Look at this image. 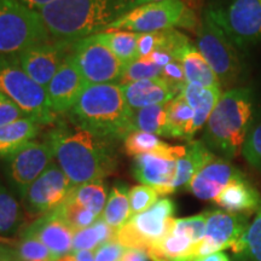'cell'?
<instances>
[{"label":"cell","instance_id":"cell-46","mask_svg":"<svg viewBox=\"0 0 261 261\" xmlns=\"http://www.w3.org/2000/svg\"><path fill=\"white\" fill-rule=\"evenodd\" d=\"M19 2L23 3V4L27 5L28 8L40 12L45 6H47L50 3L54 2V0H19Z\"/></svg>","mask_w":261,"mask_h":261},{"label":"cell","instance_id":"cell-27","mask_svg":"<svg viewBox=\"0 0 261 261\" xmlns=\"http://www.w3.org/2000/svg\"><path fill=\"white\" fill-rule=\"evenodd\" d=\"M96 35L98 40L106 45L125 67L138 60V33L109 29Z\"/></svg>","mask_w":261,"mask_h":261},{"label":"cell","instance_id":"cell-50","mask_svg":"<svg viewBox=\"0 0 261 261\" xmlns=\"http://www.w3.org/2000/svg\"><path fill=\"white\" fill-rule=\"evenodd\" d=\"M56 261H76V259H75L74 254H68V255L61 257V259H58Z\"/></svg>","mask_w":261,"mask_h":261},{"label":"cell","instance_id":"cell-15","mask_svg":"<svg viewBox=\"0 0 261 261\" xmlns=\"http://www.w3.org/2000/svg\"><path fill=\"white\" fill-rule=\"evenodd\" d=\"M54 160V152L47 142H32L6 158L8 175L12 184L23 195L29 185L44 173Z\"/></svg>","mask_w":261,"mask_h":261},{"label":"cell","instance_id":"cell-30","mask_svg":"<svg viewBox=\"0 0 261 261\" xmlns=\"http://www.w3.org/2000/svg\"><path fill=\"white\" fill-rule=\"evenodd\" d=\"M128 191L129 189L121 182L114 185L103 211V220L116 231L125 226L132 217Z\"/></svg>","mask_w":261,"mask_h":261},{"label":"cell","instance_id":"cell-22","mask_svg":"<svg viewBox=\"0 0 261 261\" xmlns=\"http://www.w3.org/2000/svg\"><path fill=\"white\" fill-rule=\"evenodd\" d=\"M215 156L217 155H214L201 140L188 142L185 145V154L177 162V173L173 182L174 192L179 189H187L191 179Z\"/></svg>","mask_w":261,"mask_h":261},{"label":"cell","instance_id":"cell-39","mask_svg":"<svg viewBox=\"0 0 261 261\" xmlns=\"http://www.w3.org/2000/svg\"><path fill=\"white\" fill-rule=\"evenodd\" d=\"M241 151L248 163L261 172V122L249 129Z\"/></svg>","mask_w":261,"mask_h":261},{"label":"cell","instance_id":"cell-40","mask_svg":"<svg viewBox=\"0 0 261 261\" xmlns=\"http://www.w3.org/2000/svg\"><path fill=\"white\" fill-rule=\"evenodd\" d=\"M161 76L171 85L178 94H180L182 92L185 85L188 84L187 79H185L184 69H182L181 63L175 60L162 68Z\"/></svg>","mask_w":261,"mask_h":261},{"label":"cell","instance_id":"cell-25","mask_svg":"<svg viewBox=\"0 0 261 261\" xmlns=\"http://www.w3.org/2000/svg\"><path fill=\"white\" fill-rule=\"evenodd\" d=\"M179 62L182 65L188 84L197 85L202 87H220L221 89L220 81L213 69L202 56L198 48L192 44L184 51Z\"/></svg>","mask_w":261,"mask_h":261},{"label":"cell","instance_id":"cell-47","mask_svg":"<svg viewBox=\"0 0 261 261\" xmlns=\"http://www.w3.org/2000/svg\"><path fill=\"white\" fill-rule=\"evenodd\" d=\"M195 261H230V259H228V256L225 253L218 252L210 254V255L197 257Z\"/></svg>","mask_w":261,"mask_h":261},{"label":"cell","instance_id":"cell-28","mask_svg":"<svg viewBox=\"0 0 261 261\" xmlns=\"http://www.w3.org/2000/svg\"><path fill=\"white\" fill-rule=\"evenodd\" d=\"M135 130L152 133L158 137H167V103L143 108L132 113L129 133Z\"/></svg>","mask_w":261,"mask_h":261},{"label":"cell","instance_id":"cell-24","mask_svg":"<svg viewBox=\"0 0 261 261\" xmlns=\"http://www.w3.org/2000/svg\"><path fill=\"white\" fill-rule=\"evenodd\" d=\"M181 94L194 110V133L196 135V132L207 123L215 106L219 102L223 94L221 89L187 84Z\"/></svg>","mask_w":261,"mask_h":261},{"label":"cell","instance_id":"cell-19","mask_svg":"<svg viewBox=\"0 0 261 261\" xmlns=\"http://www.w3.org/2000/svg\"><path fill=\"white\" fill-rule=\"evenodd\" d=\"M241 177L244 174L232 163L215 156L191 179L187 190L200 200L214 201L226 185Z\"/></svg>","mask_w":261,"mask_h":261},{"label":"cell","instance_id":"cell-32","mask_svg":"<svg viewBox=\"0 0 261 261\" xmlns=\"http://www.w3.org/2000/svg\"><path fill=\"white\" fill-rule=\"evenodd\" d=\"M69 196L98 218L102 217L108 201V189L103 180L91 181L74 187Z\"/></svg>","mask_w":261,"mask_h":261},{"label":"cell","instance_id":"cell-8","mask_svg":"<svg viewBox=\"0 0 261 261\" xmlns=\"http://www.w3.org/2000/svg\"><path fill=\"white\" fill-rule=\"evenodd\" d=\"M205 14L237 47L261 40V0H211Z\"/></svg>","mask_w":261,"mask_h":261},{"label":"cell","instance_id":"cell-18","mask_svg":"<svg viewBox=\"0 0 261 261\" xmlns=\"http://www.w3.org/2000/svg\"><path fill=\"white\" fill-rule=\"evenodd\" d=\"M21 236L38 240L56 261L71 253L74 230L54 211L35 219L22 231Z\"/></svg>","mask_w":261,"mask_h":261},{"label":"cell","instance_id":"cell-37","mask_svg":"<svg viewBox=\"0 0 261 261\" xmlns=\"http://www.w3.org/2000/svg\"><path fill=\"white\" fill-rule=\"evenodd\" d=\"M14 252L18 261H54L50 250L35 238L22 237Z\"/></svg>","mask_w":261,"mask_h":261},{"label":"cell","instance_id":"cell-3","mask_svg":"<svg viewBox=\"0 0 261 261\" xmlns=\"http://www.w3.org/2000/svg\"><path fill=\"white\" fill-rule=\"evenodd\" d=\"M132 110L119 84L89 85L67 114L73 125L110 140L129 133Z\"/></svg>","mask_w":261,"mask_h":261},{"label":"cell","instance_id":"cell-31","mask_svg":"<svg viewBox=\"0 0 261 261\" xmlns=\"http://www.w3.org/2000/svg\"><path fill=\"white\" fill-rule=\"evenodd\" d=\"M231 249L236 261H261V208Z\"/></svg>","mask_w":261,"mask_h":261},{"label":"cell","instance_id":"cell-21","mask_svg":"<svg viewBox=\"0 0 261 261\" xmlns=\"http://www.w3.org/2000/svg\"><path fill=\"white\" fill-rule=\"evenodd\" d=\"M214 201L224 211L231 213L249 215L261 208L259 191L247 180L246 177L237 178L231 181Z\"/></svg>","mask_w":261,"mask_h":261},{"label":"cell","instance_id":"cell-7","mask_svg":"<svg viewBox=\"0 0 261 261\" xmlns=\"http://www.w3.org/2000/svg\"><path fill=\"white\" fill-rule=\"evenodd\" d=\"M200 22L195 12L182 0H162L140 5L109 25V29H121L135 33H152L182 27L197 32Z\"/></svg>","mask_w":261,"mask_h":261},{"label":"cell","instance_id":"cell-9","mask_svg":"<svg viewBox=\"0 0 261 261\" xmlns=\"http://www.w3.org/2000/svg\"><path fill=\"white\" fill-rule=\"evenodd\" d=\"M174 213V202L163 197L143 213L132 215L128 223L117 231L116 240L127 249L146 252L171 231Z\"/></svg>","mask_w":261,"mask_h":261},{"label":"cell","instance_id":"cell-45","mask_svg":"<svg viewBox=\"0 0 261 261\" xmlns=\"http://www.w3.org/2000/svg\"><path fill=\"white\" fill-rule=\"evenodd\" d=\"M149 257L144 250L127 249L120 261H148Z\"/></svg>","mask_w":261,"mask_h":261},{"label":"cell","instance_id":"cell-13","mask_svg":"<svg viewBox=\"0 0 261 261\" xmlns=\"http://www.w3.org/2000/svg\"><path fill=\"white\" fill-rule=\"evenodd\" d=\"M185 154V145H169L160 152L135 158L133 175L139 182L154 188L159 195L173 194L178 160Z\"/></svg>","mask_w":261,"mask_h":261},{"label":"cell","instance_id":"cell-41","mask_svg":"<svg viewBox=\"0 0 261 261\" xmlns=\"http://www.w3.org/2000/svg\"><path fill=\"white\" fill-rule=\"evenodd\" d=\"M28 117L17 104L12 102L5 94L0 93V127Z\"/></svg>","mask_w":261,"mask_h":261},{"label":"cell","instance_id":"cell-4","mask_svg":"<svg viewBox=\"0 0 261 261\" xmlns=\"http://www.w3.org/2000/svg\"><path fill=\"white\" fill-rule=\"evenodd\" d=\"M253 116V93L248 87L230 89L221 94L219 102L205 123L203 143L213 154L231 160L242 150L250 129Z\"/></svg>","mask_w":261,"mask_h":261},{"label":"cell","instance_id":"cell-48","mask_svg":"<svg viewBox=\"0 0 261 261\" xmlns=\"http://www.w3.org/2000/svg\"><path fill=\"white\" fill-rule=\"evenodd\" d=\"M76 261H96L93 256V252L90 250H81V252L74 253Z\"/></svg>","mask_w":261,"mask_h":261},{"label":"cell","instance_id":"cell-43","mask_svg":"<svg viewBox=\"0 0 261 261\" xmlns=\"http://www.w3.org/2000/svg\"><path fill=\"white\" fill-rule=\"evenodd\" d=\"M160 31L152 33H138V58L148 57L159 47Z\"/></svg>","mask_w":261,"mask_h":261},{"label":"cell","instance_id":"cell-17","mask_svg":"<svg viewBox=\"0 0 261 261\" xmlns=\"http://www.w3.org/2000/svg\"><path fill=\"white\" fill-rule=\"evenodd\" d=\"M89 86L73 55H68L63 64L46 86L48 107L56 114H68Z\"/></svg>","mask_w":261,"mask_h":261},{"label":"cell","instance_id":"cell-16","mask_svg":"<svg viewBox=\"0 0 261 261\" xmlns=\"http://www.w3.org/2000/svg\"><path fill=\"white\" fill-rule=\"evenodd\" d=\"M71 46L73 45L51 40L25 48L16 55V60L32 80L46 89L52 77L70 54Z\"/></svg>","mask_w":261,"mask_h":261},{"label":"cell","instance_id":"cell-26","mask_svg":"<svg viewBox=\"0 0 261 261\" xmlns=\"http://www.w3.org/2000/svg\"><path fill=\"white\" fill-rule=\"evenodd\" d=\"M168 138L192 140L194 133V110L182 94H178L167 103Z\"/></svg>","mask_w":261,"mask_h":261},{"label":"cell","instance_id":"cell-38","mask_svg":"<svg viewBox=\"0 0 261 261\" xmlns=\"http://www.w3.org/2000/svg\"><path fill=\"white\" fill-rule=\"evenodd\" d=\"M159 192L149 185H136L128 191L130 213L132 215L143 213L159 201Z\"/></svg>","mask_w":261,"mask_h":261},{"label":"cell","instance_id":"cell-12","mask_svg":"<svg viewBox=\"0 0 261 261\" xmlns=\"http://www.w3.org/2000/svg\"><path fill=\"white\" fill-rule=\"evenodd\" d=\"M73 188L60 166L52 162L22 195L25 211L32 217L51 213L67 200Z\"/></svg>","mask_w":261,"mask_h":261},{"label":"cell","instance_id":"cell-20","mask_svg":"<svg viewBox=\"0 0 261 261\" xmlns=\"http://www.w3.org/2000/svg\"><path fill=\"white\" fill-rule=\"evenodd\" d=\"M127 106L132 112L143 108L166 104L178 96L175 90L162 76L120 85Z\"/></svg>","mask_w":261,"mask_h":261},{"label":"cell","instance_id":"cell-11","mask_svg":"<svg viewBox=\"0 0 261 261\" xmlns=\"http://www.w3.org/2000/svg\"><path fill=\"white\" fill-rule=\"evenodd\" d=\"M71 55L89 85L119 84L121 80L125 65L96 34L75 41Z\"/></svg>","mask_w":261,"mask_h":261},{"label":"cell","instance_id":"cell-33","mask_svg":"<svg viewBox=\"0 0 261 261\" xmlns=\"http://www.w3.org/2000/svg\"><path fill=\"white\" fill-rule=\"evenodd\" d=\"M125 151L129 156H139L144 154H152L166 150L169 146L166 142H163L158 136L152 133L135 130L130 132L123 139Z\"/></svg>","mask_w":261,"mask_h":261},{"label":"cell","instance_id":"cell-2","mask_svg":"<svg viewBox=\"0 0 261 261\" xmlns=\"http://www.w3.org/2000/svg\"><path fill=\"white\" fill-rule=\"evenodd\" d=\"M140 5L142 0H54L40 15L52 40L73 45L107 31L110 24Z\"/></svg>","mask_w":261,"mask_h":261},{"label":"cell","instance_id":"cell-6","mask_svg":"<svg viewBox=\"0 0 261 261\" xmlns=\"http://www.w3.org/2000/svg\"><path fill=\"white\" fill-rule=\"evenodd\" d=\"M0 93L9 97L25 115L37 120L40 125L56 120L48 107L46 89L28 76L16 56L0 55Z\"/></svg>","mask_w":261,"mask_h":261},{"label":"cell","instance_id":"cell-23","mask_svg":"<svg viewBox=\"0 0 261 261\" xmlns=\"http://www.w3.org/2000/svg\"><path fill=\"white\" fill-rule=\"evenodd\" d=\"M40 128V123L32 117H23L0 127V158H9L27 143L34 140Z\"/></svg>","mask_w":261,"mask_h":261},{"label":"cell","instance_id":"cell-14","mask_svg":"<svg viewBox=\"0 0 261 261\" xmlns=\"http://www.w3.org/2000/svg\"><path fill=\"white\" fill-rule=\"evenodd\" d=\"M205 232L196 247L197 257L232 248L249 225V215L231 213L224 210L207 211Z\"/></svg>","mask_w":261,"mask_h":261},{"label":"cell","instance_id":"cell-35","mask_svg":"<svg viewBox=\"0 0 261 261\" xmlns=\"http://www.w3.org/2000/svg\"><path fill=\"white\" fill-rule=\"evenodd\" d=\"M55 211L60 214V217L65 223L73 228L74 232L77 230H81V228L91 226L98 219L96 214H93L91 211L86 210L84 205L74 201L70 196H68L67 200Z\"/></svg>","mask_w":261,"mask_h":261},{"label":"cell","instance_id":"cell-36","mask_svg":"<svg viewBox=\"0 0 261 261\" xmlns=\"http://www.w3.org/2000/svg\"><path fill=\"white\" fill-rule=\"evenodd\" d=\"M162 74V68L152 63L148 57H140L138 60L126 65L123 69L119 85H125L135 81L159 77Z\"/></svg>","mask_w":261,"mask_h":261},{"label":"cell","instance_id":"cell-29","mask_svg":"<svg viewBox=\"0 0 261 261\" xmlns=\"http://www.w3.org/2000/svg\"><path fill=\"white\" fill-rule=\"evenodd\" d=\"M117 231L110 227L103 218H98L96 223L89 227L81 228L74 232L73 243H71V253H77L81 250H90L94 252L102 244L116 240Z\"/></svg>","mask_w":261,"mask_h":261},{"label":"cell","instance_id":"cell-34","mask_svg":"<svg viewBox=\"0 0 261 261\" xmlns=\"http://www.w3.org/2000/svg\"><path fill=\"white\" fill-rule=\"evenodd\" d=\"M22 211L15 197L0 185V234H11L21 227Z\"/></svg>","mask_w":261,"mask_h":261},{"label":"cell","instance_id":"cell-1","mask_svg":"<svg viewBox=\"0 0 261 261\" xmlns=\"http://www.w3.org/2000/svg\"><path fill=\"white\" fill-rule=\"evenodd\" d=\"M46 142L56 163L74 187L104 180L116 171L114 140L93 135L69 120L57 122L48 130Z\"/></svg>","mask_w":261,"mask_h":261},{"label":"cell","instance_id":"cell-10","mask_svg":"<svg viewBox=\"0 0 261 261\" xmlns=\"http://www.w3.org/2000/svg\"><path fill=\"white\" fill-rule=\"evenodd\" d=\"M196 33L198 51L218 76L221 87L233 85L241 75V61L232 41L205 12Z\"/></svg>","mask_w":261,"mask_h":261},{"label":"cell","instance_id":"cell-5","mask_svg":"<svg viewBox=\"0 0 261 261\" xmlns=\"http://www.w3.org/2000/svg\"><path fill=\"white\" fill-rule=\"evenodd\" d=\"M51 40L40 12L19 0H0V55L16 56Z\"/></svg>","mask_w":261,"mask_h":261},{"label":"cell","instance_id":"cell-49","mask_svg":"<svg viewBox=\"0 0 261 261\" xmlns=\"http://www.w3.org/2000/svg\"><path fill=\"white\" fill-rule=\"evenodd\" d=\"M11 254H12V250L0 247V261L6 259V257H9Z\"/></svg>","mask_w":261,"mask_h":261},{"label":"cell","instance_id":"cell-44","mask_svg":"<svg viewBox=\"0 0 261 261\" xmlns=\"http://www.w3.org/2000/svg\"><path fill=\"white\" fill-rule=\"evenodd\" d=\"M148 58L152 63H155L159 67H166L168 63H171L172 61H174V58L171 54H168L167 51H163V50H155L152 52L150 56H148Z\"/></svg>","mask_w":261,"mask_h":261},{"label":"cell","instance_id":"cell-42","mask_svg":"<svg viewBox=\"0 0 261 261\" xmlns=\"http://www.w3.org/2000/svg\"><path fill=\"white\" fill-rule=\"evenodd\" d=\"M127 248L122 246L117 240H113L98 247L93 252L96 261H120Z\"/></svg>","mask_w":261,"mask_h":261}]
</instances>
